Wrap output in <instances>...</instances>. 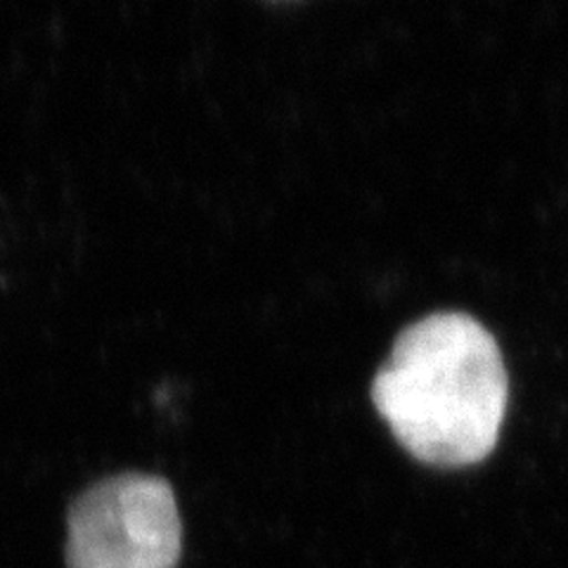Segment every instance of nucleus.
I'll return each instance as SVG.
<instances>
[{"label": "nucleus", "instance_id": "f257e3e1", "mask_svg": "<svg viewBox=\"0 0 568 568\" xmlns=\"http://www.w3.org/2000/svg\"><path fill=\"white\" fill-rule=\"evenodd\" d=\"M509 377L488 327L436 311L403 327L372 379V400L400 446L426 465L467 467L497 443Z\"/></svg>", "mask_w": 568, "mask_h": 568}, {"label": "nucleus", "instance_id": "f03ea898", "mask_svg": "<svg viewBox=\"0 0 568 568\" xmlns=\"http://www.w3.org/2000/svg\"><path fill=\"white\" fill-rule=\"evenodd\" d=\"M181 552L183 521L164 476H104L69 505L67 568H175Z\"/></svg>", "mask_w": 568, "mask_h": 568}]
</instances>
